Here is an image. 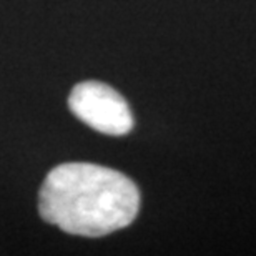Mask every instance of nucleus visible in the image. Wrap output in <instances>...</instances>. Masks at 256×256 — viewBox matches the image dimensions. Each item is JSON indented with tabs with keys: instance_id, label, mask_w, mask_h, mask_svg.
Instances as JSON below:
<instances>
[{
	"instance_id": "f257e3e1",
	"label": "nucleus",
	"mask_w": 256,
	"mask_h": 256,
	"mask_svg": "<svg viewBox=\"0 0 256 256\" xmlns=\"http://www.w3.org/2000/svg\"><path fill=\"white\" fill-rule=\"evenodd\" d=\"M140 192L124 173L94 163H64L48 172L38 193L45 222L78 236H105L128 226Z\"/></svg>"
},
{
	"instance_id": "f03ea898",
	"label": "nucleus",
	"mask_w": 256,
	"mask_h": 256,
	"mask_svg": "<svg viewBox=\"0 0 256 256\" xmlns=\"http://www.w3.org/2000/svg\"><path fill=\"white\" fill-rule=\"evenodd\" d=\"M68 108L76 118L106 135H126L133 128V115L126 100L102 82H82L68 96Z\"/></svg>"
}]
</instances>
